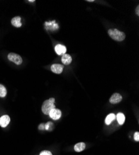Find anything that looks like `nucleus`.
Returning <instances> with one entry per match:
<instances>
[{"label": "nucleus", "instance_id": "0eeeda50", "mask_svg": "<svg viewBox=\"0 0 139 155\" xmlns=\"http://www.w3.org/2000/svg\"><path fill=\"white\" fill-rule=\"evenodd\" d=\"M10 122V118L8 115H4L0 118V125L1 127H6Z\"/></svg>", "mask_w": 139, "mask_h": 155}, {"label": "nucleus", "instance_id": "6ab92c4d", "mask_svg": "<svg viewBox=\"0 0 139 155\" xmlns=\"http://www.w3.org/2000/svg\"><path fill=\"white\" fill-rule=\"evenodd\" d=\"M87 1H88V2H94V0H87Z\"/></svg>", "mask_w": 139, "mask_h": 155}, {"label": "nucleus", "instance_id": "4468645a", "mask_svg": "<svg viewBox=\"0 0 139 155\" xmlns=\"http://www.w3.org/2000/svg\"><path fill=\"white\" fill-rule=\"evenodd\" d=\"M6 94L7 91L6 88L2 84H0V97H4L6 96Z\"/></svg>", "mask_w": 139, "mask_h": 155}, {"label": "nucleus", "instance_id": "2eb2a0df", "mask_svg": "<svg viewBox=\"0 0 139 155\" xmlns=\"http://www.w3.org/2000/svg\"><path fill=\"white\" fill-rule=\"evenodd\" d=\"M39 155H52V153L50 151H47V150H44V151H43L42 152H41L40 153Z\"/></svg>", "mask_w": 139, "mask_h": 155}, {"label": "nucleus", "instance_id": "39448f33", "mask_svg": "<svg viewBox=\"0 0 139 155\" xmlns=\"http://www.w3.org/2000/svg\"><path fill=\"white\" fill-rule=\"evenodd\" d=\"M122 100V96L119 93H114L112 95V96L110 98V102L111 104H115L117 103H119Z\"/></svg>", "mask_w": 139, "mask_h": 155}, {"label": "nucleus", "instance_id": "423d86ee", "mask_svg": "<svg viewBox=\"0 0 139 155\" xmlns=\"http://www.w3.org/2000/svg\"><path fill=\"white\" fill-rule=\"evenodd\" d=\"M51 71L55 74H61L63 71L64 66L60 64H53L51 67Z\"/></svg>", "mask_w": 139, "mask_h": 155}, {"label": "nucleus", "instance_id": "20e7f679", "mask_svg": "<svg viewBox=\"0 0 139 155\" xmlns=\"http://www.w3.org/2000/svg\"><path fill=\"white\" fill-rule=\"evenodd\" d=\"M61 114H62L61 111L59 109L54 108L51 110V112H50V114L49 115H50V117L52 119L56 121V120H58L61 118Z\"/></svg>", "mask_w": 139, "mask_h": 155}, {"label": "nucleus", "instance_id": "9b49d317", "mask_svg": "<svg viewBox=\"0 0 139 155\" xmlns=\"http://www.w3.org/2000/svg\"><path fill=\"white\" fill-rule=\"evenodd\" d=\"M86 148V144L84 142H80L74 146V150L77 152H81Z\"/></svg>", "mask_w": 139, "mask_h": 155}, {"label": "nucleus", "instance_id": "ddd939ff", "mask_svg": "<svg viewBox=\"0 0 139 155\" xmlns=\"http://www.w3.org/2000/svg\"><path fill=\"white\" fill-rule=\"evenodd\" d=\"M116 117H117L118 123H119L120 125L123 124V123L125 122V120H126V117H125V116L123 115V114L120 112V113L117 114Z\"/></svg>", "mask_w": 139, "mask_h": 155}, {"label": "nucleus", "instance_id": "f3484780", "mask_svg": "<svg viewBox=\"0 0 139 155\" xmlns=\"http://www.w3.org/2000/svg\"><path fill=\"white\" fill-rule=\"evenodd\" d=\"M44 125H45L44 124H41V125H39V129H41V130H44V129H45Z\"/></svg>", "mask_w": 139, "mask_h": 155}, {"label": "nucleus", "instance_id": "a211bd4d", "mask_svg": "<svg viewBox=\"0 0 139 155\" xmlns=\"http://www.w3.org/2000/svg\"><path fill=\"white\" fill-rule=\"evenodd\" d=\"M138 9H139V6H137V8H136V11H135V12H136V13H137V15H139V12H138Z\"/></svg>", "mask_w": 139, "mask_h": 155}, {"label": "nucleus", "instance_id": "aec40b11", "mask_svg": "<svg viewBox=\"0 0 139 155\" xmlns=\"http://www.w3.org/2000/svg\"><path fill=\"white\" fill-rule=\"evenodd\" d=\"M30 2H34L35 1H34V0H33V1H29Z\"/></svg>", "mask_w": 139, "mask_h": 155}, {"label": "nucleus", "instance_id": "6e6552de", "mask_svg": "<svg viewBox=\"0 0 139 155\" xmlns=\"http://www.w3.org/2000/svg\"><path fill=\"white\" fill-rule=\"evenodd\" d=\"M55 51L56 53L59 55H64L66 53L67 51V48L64 45H62L61 44H58L55 47Z\"/></svg>", "mask_w": 139, "mask_h": 155}, {"label": "nucleus", "instance_id": "9d476101", "mask_svg": "<svg viewBox=\"0 0 139 155\" xmlns=\"http://www.w3.org/2000/svg\"><path fill=\"white\" fill-rule=\"evenodd\" d=\"M21 21V17L16 16L12 19L11 24L13 26L16 27H20L22 26V23Z\"/></svg>", "mask_w": 139, "mask_h": 155}, {"label": "nucleus", "instance_id": "7ed1b4c3", "mask_svg": "<svg viewBox=\"0 0 139 155\" xmlns=\"http://www.w3.org/2000/svg\"><path fill=\"white\" fill-rule=\"evenodd\" d=\"M8 58L10 61L15 63V64L19 65L23 63V59L20 55L15 53H10L8 55Z\"/></svg>", "mask_w": 139, "mask_h": 155}, {"label": "nucleus", "instance_id": "f257e3e1", "mask_svg": "<svg viewBox=\"0 0 139 155\" xmlns=\"http://www.w3.org/2000/svg\"><path fill=\"white\" fill-rule=\"evenodd\" d=\"M108 34H109V36L111 38L116 41L121 42L126 39V34H125L123 32L120 31L116 29H109L108 31Z\"/></svg>", "mask_w": 139, "mask_h": 155}, {"label": "nucleus", "instance_id": "f03ea898", "mask_svg": "<svg viewBox=\"0 0 139 155\" xmlns=\"http://www.w3.org/2000/svg\"><path fill=\"white\" fill-rule=\"evenodd\" d=\"M55 99L52 97L50 98V99L46 100L42 105V111L43 113L46 115L50 114V112L51 110L55 108Z\"/></svg>", "mask_w": 139, "mask_h": 155}, {"label": "nucleus", "instance_id": "1a4fd4ad", "mask_svg": "<svg viewBox=\"0 0 139 155\" xmlns=\"http://www.w3.org/2000/svg\"><path fill=\"white\" fill-rule=\"evenodd\" d=\"M61 61L63 63L64 65H68L70 64V63L72 62V57L69 54H64L62 55V58H61Z\"/></svg>", "mask_w": 139, "mask_h": 155}, {"label": "nucleus", "instance_id": "f8f14e48", "mask_svg": "<svg viewBox=\"0 0 139 155\" xmlns=\"http://www.w3.org/2000/svg\"><path fill=\"white\" fill-rule=\"evenodd\" d=\"M115 115L114 114H109L105 119V122L107 125H110L115 119Z\"/></svg>", "mask_w": 139, "mask_h": 155}, {"label": "nucleus", "instance_id": "dca6fc26", "mask_svg": "<svg viewBox=\"0 0 139 155\" xmlns=\"http://www.w3.org/2000/svg\"><path fill=\"white\" fill-rule=\"evenodd\" d=\"M134 139L137 142H138L139 141V133L138 132H135L134 134Z\"/></svg>", "mask_w": 139, "mask_h": 155}]
</instances>
